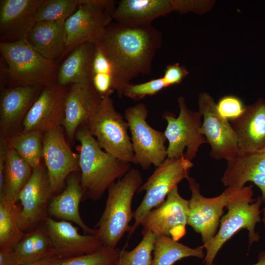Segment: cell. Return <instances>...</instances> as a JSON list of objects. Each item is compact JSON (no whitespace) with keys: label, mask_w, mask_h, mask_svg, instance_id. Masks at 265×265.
Listing matches in <instances>:
<instances>
[{"label":"cell","mask_w":265,"mask_h":265,"mask_svg":"<svg viewBox=\"0 0 265 265\" xmlns=\"http://www.w3.org/2000/svg\"><path fill=\"white\" fill-rule=\"evenodd\" d=\"M32 171L29 165L9 148L4 165L3 192L0 196H4L10 202L16 203Z\"/></svg>","instance_id":"obj_28"},{"label":"cell","mask_w":265,"mask_h":265,"mask_svg":"<svg viewBox=\"0 0 265 265\" xmlns=\"http://www.w3.org/2000/svg\"><path fill=\"white\" fill-rule=\"evenodd\" d=\"M142 185L140 172L132 168L107 189L105 208L96 225L95 235L103 246L115 248L124 235L130 232V222L134 216L132 199Z\"/></svg>","instance_id":"obj_3"},{"label":"cell","mask_w":265,"mask_h":265,"mask_svg":"<svg viewBox=\"0 0 265 265\" xmlns=\"http://www.w3.org/2000/svg\"><path fill=\"white\" fill-rule=\"evenodd\" d=\"M0 53L6 63L10 87L39 85L56 82L58 67L43 56L27 39L0 42Z\"/></svg>","instance_id":"obj_5"},{"label":"cell","mask_w":265,"mask_h":265,"mask_svg":"<svg viewBox=\"0 0 265 265\" xmlns=\"http://www.w3.org/2000/svg\"><path fill=\"white\" fill-rule=\"evenodd\" d=\"M199 112L203 117L201 132L210 145V156L216 160H232L239 155L237 134L228 120L218 113L216 104L208 93L198 96Z\"/></svg>","instance_id":"obj_11"},{"label":"cell","mask_w":265,"mask_h":265,"mask_svg":"<svg viewBox=\"0 0 265 265\" xmlns=\"http://www.w3.org/2000/svg\"><path fill=\"white\" fill-rule=\"evenodd\" d=\"M188 74L186 68L177 63L167 65L162 78L167 87L180 83Z\"/></svg>","instance_id":"obj_38"},{"label":"cell","mask_w":265,"mask_h":265,"mask_svg":"<svg viewBox=\"0 0 265 265\" xmlns=\"http://www.w3.org/2000/svg\"><path fill=\"white\" fill-rule=\"evenodd\" d=\"M121 250L103 246L94 252L60 258L50 265H117Z\"/></svg>","instance_id":"obj_33"},{"label":"cell","mask_w":265,"mask_h":265,"mask_svg":"<svg viewBox=\"0 0 265 265\" xmlns=\"http://www.w3.org/2000/svg\"><path fill=\"white\" fill-rule=\"evenodd\" d=\"M253 194L252 185L234 188L226 207L228 212L220 219L219 230L208 243L200 246L206 250L203 261L204 265H213L222 246L241 229H246L249 232V247L259 240L255 226L261 220L260 207L263 201L261 196L256 200L253 198Z\"/></svg>","instance_id":"obj_4"},{"label":"cell","mask_w":265,"mask_h":265,"mask_svg":"<svg viewBox=\"0 0 265 265\" xmlns=\"http://www.w3.org/2000/svg\"><path fill=\"white\" fill-rule=\"evenodd\" d=\"M75 137L80 143L79 167L83 199L98 200L116 180L131 169V163L103 151L85 126L79 128Z\"/></svg>","instance_id":"obj_2"},{"label":"cell","mask_w":265,"mask_h":265,"mask_svg":"<svg viewBox=\"0 0 265 265\" xmlns=\"http://www.w3.org/2000/svg\"><path fill=\"white\" fill-rule=\"evenodd\" d=\"M94 43L112 64L114 90L121 98L132 79L140 74H150L162 35L152 25L131 27L111 22Z\"/></svg>","instance_id":"obj_1"},{"label":"cell","mask_w":265,"mask_h":265,"mask_svg":"<svg viewBox=\"0 0 265 265\" xmlns=\"http://www.w3.org/2000/svg\"><path fill=\"white\" fill-rule=\"evenodd\" d=\"M148 109L143 103L127 108L124 113L131 134L135 164L145 170L152 165L159 166L167 157L164 132L148 124Z\"/></svg>","instance_id":"obj_9"},{"label":"cell","mask_w":265,"mask_h":265,"mask_svg":"<svg viewBox=\"0 0 265 265\" xmlns=\"http://www.w3.org/2000/svg\"><path fill=\"white\" fill-rule=\"evenodd\" d=\"M65 21L37 22L27 40L46 58L54 61L62 58L66 46Z\"/></svg>","instance_id":"obj_25"},{"label":"cell","mask_w":265,"mask_h":265,"mask_svg":"<svg viewBox=\"0 0 265 265\" xmlns=\"http://www.w3.org/2000/svg\"><path fill=\"white\" fill-rule=\"evenodd\" d=\"M43 223L56 254L62 258L90 254L103 246L95 235L80 234L69 221L48 216Z\"/></svg>","instance_id":"obj_18"},{"label":"cell","mask_w":265,"mask_h":265,"mask_svg":"<svg viewBox=\"0 0 265 265\" xmlns=\"http://www.w3.org/2000/svg\"><path fill=\"white\" fill-rule=\"evenodd\" d=\"M21 207L0 196V249H13L24 236L20 222Z\"/></svg>","instance_id":"obj_30"},{"label":"cell","mask_w":265,"mask_h":265,"mask_svg":"<svg viewBox=\"0 0 265 265\" xmlns=\"http://www.w3.org/2000/svg\"><path fill=\"white\" fill-rule=\"evenodd\" d=\"M95 48L94 42L84 43L75 48L58 67L56 82L64 87L91 82Z\"/></svg>","instance_id":"obj_24"},{"label":"cell","mask_w":265,"mask_h":265,"mask_svg":"<svg viewBox=\"0 0 265 265\" xmlns=\"http://www.w3.org/2000/svg\"><path fill=\"white\" fill-rule=\"evenodd\" d=\"M62 258L61 256H59L58 255H54L52 257H50L44 259H42L41 260H40L39 261L28 264H26V265H50L55 261L60 259Z\"/></svg>","instance_id":"obj_41"},{"label":"cell","mask_w":265,"mask_h":265,"mask_svg":"<svg viewBox=\"0 0 265 265\" xmlns=\"http://www.w3.org/2000/svg\"><path fill=\"white\" fill-rule=\"evenodd\" d=\"M82 3L83 0H41L36 22H65Z\"/></svg>","instance_id":"obj_32"},{"label":"cell","mask_w":265,"mask_h":265,"mask_svg":"<svg viewBox=\"0 0 265 265\" xmlns=\"http://www.w3.org/2000/svg\"><path fill=\"white\" fill-rule=\"evenodd\" d=\"M9 148L8 139L0 136V195L2 194L4 185V165L7 152Z\"/></svg>","instance_id":"obj_39"},{"label":"cell","mask_w":265,"mask_h":265,"mask_svg":"<svg viewBox=\"0 0 265 265\" xmlns=\"http://www.w3.org/2000/svg\"><path fill=\"white\" fill-rule=\"evenodd\" d=\"M52 195L47 169L41 163L33 170L17 198L21 205L20 222L24 232L34 229L44 222L48 216V208Z\"/></svg>","instance_id":"obj_15"},{"label":"cell","mask_w":265,"mask_h":265,"mask_svg":"<svg viewBox=\"0 0 265 265\" xmlns=\"http://www.w3.org/2000/svg\"><path fill=\"white\" fill-rule=\"evenodd\" d=\"M256 176H265V148L227 161L221 180L225 186L241 188Z\"/></svg>","instance_id":"obj_26"},{"label":"cell","mask_w":265,"mask_h":265,"mask_svg":"<svg viewBox=\"0 0 265 265\" xmlns=\"http://www.w3.org/2000/svg\"><path fill=\"white\" fill-rule=\"evenodd\" d=\"M12 251L10 249H0V265H14Z\"/></svg>","instance_id":"obj_40"},{"label":"cell","mask_w":265,"mask_h":265,"mask_svg":"<svg viewBox=\"0 0 265 265\" xmlns=\"http://www.w3.org/2000/svg\"><path fill=\"white\" fill-rule=\"evenodd\" d=\"M193 166L191 161L183 156L177 159L167 158L156 167L153 174L138 191H145V196L137 209L133 212L134 222L129 232L131 236L141 225L145 215L161 205L169 193L183 180L187 179Z\"/></svg>","instance_id":"obj_8"},{"label":"cell","mask_w":265,"mask_h":265,"mask_svg":"<svg viewBox=\"0 0 265 265\" xmlns=\"http://www.w3.org/2000/svg\"><path fill=\"white\" fill-rule=\"evenodd\" d=\"M252 265H265V251H262L259 253L258 261Z\"/></svg>","instance_id":"obj_42"},{"label":"cell","mask_w":265,"mask_h":265,"mask_svg":"<svg viewBox=\"0 0 265 265\" xmlns=\"http://www.w3.org/2000/svg\"><path fill=\"white\" fill-rule=\"evenodd\" d=\"M178 103L179 114L175 117L165 113L163 118L167 122L164 134L168 141L167 158L177 159L183 156L192 161L197 156L200 146L207 143L202 133V115L199 111L189 109L183 97Z\"/></svg>","instance_id":"obj_10"},{"label":"cell","mask_w":265,"mask_h":265,"mask_svg":"<svg viewBox=\"0 0 265 265\" xmlns=\"http://www.w3.org/2000/svg\"><path fill=\"white\" fill-rule=\"evenodd\" d=\"M262 212H263V217L262 220L265 226V207L263 209Z\"/></svg>","instance_id":"obj_43"},{"label":"cell","mask_w":265,"mask_h":265,"mask_svg":"<svg viewBox=\"0 0 265 265\" xmlns=\"http://www.w3.org/2000/svg\"><path fill=\"white\" fill-rule=\"evenodd\" d=\"M174 11L181 13H202L210 9L214 2L207 0H172Z\"/></svg>","instance_id":"obj_37"},{"label":"cell","mask_w":265,"mask_h":265,"mask_svg":"<svg viewBox=\"0 0 265 265\" xmlns=\"http://www.w3.org/2000/svg\"><path fill=\"white\" fill-rule=\"evenodd\" d=\"M56 255L44 225L25 233L12 251L14 265L31 264Z\"/></svg>","instance_id":"obj_27"},{"label":"cell","mask_w":265,"mask_h":265,"mask_svg":"<svg viewBox=\"0 0 265 265\" xmlns=\"http://www.w3.org/2000/svg\"><path fill=\"white\" fill-rule=\"evenodd\" d=\"M83 198L80 176L71 174L67 179L65 189L54 196L48 208V214L77 224L87 234L95 235L96 229H91L83 221L79 212V205Z\"/></svg>","instance_id":"obj_23"},{"label":"cell","mask_w":265,"mask_h":265,"mask_svg":"<svg viewBox=\"0 0 265 265\" xmlns=\"http://www.w3.org/2000/svg\"><path fill=\"white\" fill-rule=\"evenodd\" d=\"M64 131L59 127L43 133L42 158L53 194L62 189L71 174L80 171L79 155L71 150Z\"/></svg>","instance_id":"obj_13"},{"label":"cell","mask_w":265,"mask_h":265,"mask_svg":"<svg viewBox=\"0 0 265 265\" xmlns=\"http://www.w3.org/2000/svg\"><path fill=\"white\" fill-rule=\"evenodd\" d=\"M43 133L36 131H21L7 138L9 147L33 170L41 163Z\"/></svg>","instance_id":"obj_31"},{"label":"cell","mask_w":265,"mask_h":265,"mask_svg":"<svg viewBox=\"0 0 265 265\" xmlns=\"http://www.w3.org/2000/svg\"><path fill=\"white\" fill-rule=\"evenodd\" d=\"M187 180L191 191L187 224L200 234L205 244L216 235L224 208H226L234 188L227 187L219 195L207 198L201 194L200 186L194 179L189 177Z\"/></svg>","instance_id":"obj_12"},{"label":"cell","mask_w":265,"mask_h":265,"mask_svg":"<svg viewBox=\"0 0 265 265\" xmlns=\"http://www.w3.org/2000/svg\"><path fill=\"white\" fill-rule=\"evenodd\" d=\"M67 91L56 82L44 86L23 121L21 131L44 133L62 127Z\"/></svg>","instance_id":"obj_16"},{"label":"cell","mask_w":265,"mask_h":265,"mask_svg":"<svg viewBox=\"0 0 265 265\" xmlns=\"http://www.w3.org/2000/svg\"><path fill=\"white\" fill-rule=\"evenodd\" d=\"M203 248H192L179 243L165 235L156 236L151 265H173L177 261L189 257L204 258Z\"/></svg>","instance_id":"obj_29"},{"label":"cell","mask_w":265,"mask_h":265,"mask_svg":"<svg viewBox=\"0 0 265 265\" xmlns=\"http://www.w3.org/2000/svg\"><path fill=\"white\" fill-rule=\"evenodd\" d=\"M41 0H0V39L11 43L27 39L36 22Z\"/></svg>","instance_id":"obj_17"},{"label":"cell","mask_w":265,"mask_h":265,"mask_svg":"<svg viewBox=\"0 0 265 265\" xmlns=\"http://www.w3.org/2000/svg\"><path fill=\"white\" fill-rule=\"evenodd\" d=\"M66 95L62 127L70 140L74 139L79 128L85 126L98 109L102 98L92 82L69 86Z\"/></svg>","instance_id":"obj_20"},{"label":"cell","mask_w":265,"mask_h":265,"mask_svg":"<svg viewBox=\"0 0 265 265\" xmlns=\"http://www.w3.org/2000/svg\"><path fill=\"white\" fill-rule=\"evenodd\" d=\"M231 124L238 140V156L258 152L265 148V100L259 99L246 106L242 114Z\"/></svg>","instance_id":"obj_21"},{"label":"cell","mask_w":265,"mask_h":265,"mask_svg":"<svg viewBox=\"0 0 265 265\" xmlns=\"http://www.w3.org/2000/svg\"><path fill=\"white\" fill-rule=\"evenodd\" d=\"M43 87H10L2 92L0 101V136L9 138L17 133Z\"/></svg>","instance_id":"obj_19"},{"label":"cell","mask_w":265,"mask_h":265,"mask_svg":"<svg viewBox=\"0 0 265 265\" xmlns=\"http://www.w3.org/2000/svg\"><path fill=\"white\" fill-rule=\"evenodd\" d=\"M166 87L162 78L160 77L142 83H130L126 86L123 95L134 100H138L147 96L156 95Z\"/></svg>","instance_id":"obj_35"},{"label":"cell","mask_w":265,"mask_h":265,"mask_svg":"<svg viewBox=\"0 0 265 265\" xmlns=\"http://www.w3.org/2000/svg\"><path fill=\"white\" fill-rule=\"evenodd\" d=\"M115 1L83 0V3L65 22L66 46L62 58L86 42H95L112 22Z\"/></svg>","instance_id":"obj_7"},{"label":"cell","mask_w":265,"mask_h":265,"mask_svg":"<svg viewBox=\"0 0 265 265\" xmlns=\"http://www.w3.org/2000/svg\"><path fill=\"white\" fill-rule=\"evenodd\" d=\"M143 236L141 241L132 250H121L117 265H151L156 236L151 232Z\"/></svg>","instance_id":"obj_34"},{"label":"cell","mask_w":265,"mask_h":265,"mask_svg":"<svg viewBox=\"0 0 265 265\" xmlns=\"http://www.w3.org/2000/svg\"><path fill=\"white\" fill-rule=\"evenodd\" d=\"M245 107L238 97L233 95L223 96L216 104L219 115L225 119L231 120L239 117L244 111Z\"/></svg>","instance_id":"obj_36"},{"label":"cell","mask_w":265,"mask_h":265,"mask_svg":"<svg viewBox=\"0 0 265 265\" xmlns=\"http://www.w3.org/2000/svg\"><path fill=\"white\" fill-rule=\"evenodd\" d=\"M173 11L172 0H122L112 17L121 25L141 27L151 25L157 18Z\"/></svg>","instance_id":"obj_22"},{"label":"cell","mask_w":265,"mask_h":265,"mask_svg":"<svg viewBox=\"0 0 265 265\" xmlns=\"http://www.w3.org/2000/svg\"><path fill=\"white\" fill-rule=\"evenodd\" d=\"M189 200L183 198L178 186L167 195L165 201L148 212L141 223L143 235L151 232L156 236L165 235L176 241L186 234Z\"/></svg>","instance_id":"obj_14"},{"label":"cell","mask_w":265,"mask_h":265,"mask_svg":"<svg viewBox=\"0 0 265 265\" xmlns=\"http://www.w3.org/2000/svg\"><path fill=\"white\" fill-rule=\"evenodd\" d=\"M85 126L106 152L122 160L135 164L128 125L114 107L110 96L102 98Z\"/></svg>","instance_id":"obj_6"}]
</instances>
